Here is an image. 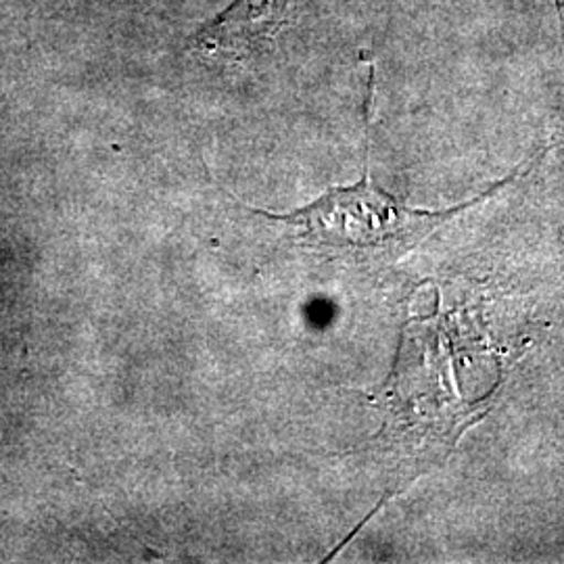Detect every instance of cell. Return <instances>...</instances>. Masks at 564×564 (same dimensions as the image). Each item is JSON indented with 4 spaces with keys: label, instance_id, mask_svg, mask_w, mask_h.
Returning <instances> with one entry per match:
<instances>
[{
    "label": "cell",
    "instance_id": "cell-1",
    "mask_svg": "<svg viewBox=\"0 0 564 564\" xmlns=\"http://www.w3.org/2000/svg\"><path fill=\"white\" fill-rule=\"evenodd\" d=\"M542 158V155H540ZM540 158L519 165L505 181L496 182L487 193L473 202L456 205L445 212L412 209L383 188L375 186L368 176L354 186L328 188L321 199L286 216H272L256 209L258 216L272 223H284L300 230V239L314 249L347 258H400L424 241L431 232L466 209L484 203L508 184L524 176Z\"/></svg>",
    "mask_w": 564,
    "mask_h": 564
},
{
    "label": "cell",
    "instance_id": "cell-2",
    "mask_svg": "<svg viewBox=\"0 0 564 564\" xmlns=\"http://www.w3.org/2000/svg\"><path fill=\"white\" fill-rule=\"evenodd\" d=\"M305 0H235L191 41L195 53L218 59L253 57L289 28Z\"/></svg>",
    "mask_w": 564,
    "mask_h": 564
}]
</instances>
